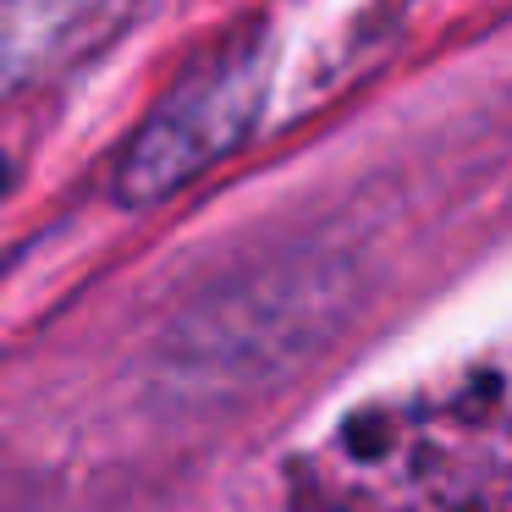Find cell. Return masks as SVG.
I'll return each mask as SVG.
<instances>
[{
	"mask_svg": "<svg viewBox=\"0 0 512 512\" xmlns=\"http://www.w3.org/2000/svg\"><path fill=\"white\" fill-rule=\"evenodd\" d=\"M259 100H265V56H259V39L243 34L210 61H199L138 127L116 166V199L155 204L188 177H199L254 127Z\"/></svg>",
	"mask_w": 512,
	"mask_h": 512,
	"instance_id": "6da1fadb",
	"label": "cell"
},
{
	"mask_svg": "<svg viewBox=\"0 0 512 512\" xmlns=\"http://www.w3.org/2000/svg\"><path fill=\"white\" fill-rule=\"evenodd\" d=\"M127 0H6V61L12 78L67 61L72 50L100 45L122 23Z\"/></svg>",
	"mask_w": 512,
	"mask_h": 512,
	"instance_id": "7a4b0ae2",
	"label": "cell"
}]
</instances>
